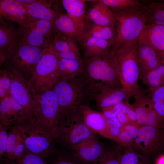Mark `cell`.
<instances>
[{
  "mask_svg": "<svg viewBox=\"0 0 164 164\" xmlns=\"http://www.w3.org/2000/svg\"><path fill=\"white\" fill-rule=\"evenodd\" d=\"M83 62V71L78 76L85 82L91 100L104 90L121 87L114 54L106 56L85 58Z\"/></svg>",
  "mask_w": 164,
  "mask_h": 164,
  "instance_id": "obj_1",
  "label": "cell"
},
{
  "mask_svg": "<svg viewBox=\"0 0 164 164\" xmlns=\"http://www.w3.org/2000/svg\"><path fill=\"white\" fill-rule=\"evenodd\" d=\"M113 12L115 20V36L112 53L120 49L136 45L146 24L145 9L142 4Z\"/></svg>",
  "mask_w": 164,
  "mask_h": 164,
  "instance_id": "obj_2",
  "label": "cell"
},
{
  "mask_svg": "<svg viewBox=\"0 0 164 164\" xmlns=\"http://www.w3.org/2000/svg\"><path fill=\"white\" fill-rule=\"evenodd\" d=\"M52 88L57 98L59 107L58 127L78 111L80 106L90 97L84 81L79 77L58 80Z\"/></svg>",
  "mask_w": 164,
  "mask_h": 164,
  "instance_id": "obj_3",
  "label": "cell"
},
{
  "mask_svg": "<svg viewBox=\"0 0 164 164\" xmlns=\"http://www.w3.org/2000/svg\"><path fill=\"white\" fill-rule=\"evenodd\" d=\"M18 126L29 152L44 159L54 151L53 135L37 118L31 117Z\"/></svg>",
  "mask_w": 164,
  "mask_h": 164,
  "instance_id": "obj_4",
  "label": "cell"
},
{
  "mask_svg": "<svg viewBox=\"0 0 164 164\" xmlns=\"http://www.w3.org/2000/svg\"><path fill=\"white\" fill-rule=\"evenodd\" d=\"M137 50V44L120 49L114 53L121 87L136 94L141 89L138 85L140 73Z\"/></svg>",
  "mask_w": 164,
  "mask_h": 164,
  "instance_id": "obj_5",
  "label": "cell"
},
{
  "mask_svg": "<svg viewBox=\"0 0 164 164\" xmlns=\"http://www.w3.org/2000/svg\"><path fill=\"white\" fill-rule=\"evenodd\" d=\"M59 59L50 47L43 50L32 75L27 80L29 85L38 95L52 88L58 80L56 70Z\"/></svg>",
  "mask_w": 164,
  "mask_h": 164,
  "instance_id": "obj_6",
  "label": "cell"
},
{
  "mask_svg": "<svg viewBox=\"0 0 164 164\" xmlns=\"http://www.w3.org/2000/svg\"><path fill=\"white\" fill-rule=\"evenodd\" d=\"M94 134L84 123L79 111L59 126L54 136L55 143L70 150L72 146Z\"/></svg>",
  "mask_w": 164,
  "mask_h": 164,
  "instance_id": "obj_7",
  "label": "cell"
},
{
  "mask_svg": "<svg viewBox=\"0 0 164 164\" xmlns=\"http://www.w3.org/2000/svg\"><path fill=\"white\" fill-rule=\"evenodd\" d=\"M19 26L23 31L20 42L43 49L50 47L55 34L51 22L29 17Z\"/></svg>",
  "mask_w": 164,
  "mask_h": 164,
  "instance_id": "obj_8",
  "label": "cell"
},
{
  "mask_svg": "<svg viewBox=\"0 0 164 164\" xmlns=\"http://www.w3.org/2000/svg\"><path fill=\"white\" fill-rule=\"evenodd\" d=\"M44 49L20 42L5 65L17 72L26 80L27 78L29 79L32 75Z\"/></svg>",
  "mask_w": 164,
  "mask_h": 164,
  "instance_id": "obj_9",
  "label": "cell"
},
{
  "mask_svg": "<svg viewBox=\"0 0 164 164\" xmlns=\"http://www.w3.org/2000/svg\"><path fill=\"white\" fill-rule=\"evenodd\" d=\"M10 69L12 73L10 95L23 107L30 117H37L39 95L29 85L27 80Z\"/></svg>",
  "mask_w": 164,
  "mask_h": 164,
  "instance_id": "obj_10",
  "label": "cell"
},
{
  "mask_svg": "<svg viewBox=\"0 0 164 164\" xmlns=\"http://www.w3.org/2000/svg\"><path fill=\"white\" fill-rule=\"evenodd\" d=\"M39 111L37 118L53 135L58 127L59 107L56 96L50 88L39 94Z\"/></svg>",
  "mask_w": 164,
  "mask_h": 164,
  "instance_id": "obj_11",
  "label": "cell"
},
{
  "mask_svg": "<svg viewBox=\"0 0 164 164\" xmlns=\"http://www.w3.org/2000/svg\"><path fill=\"white\" fill-rule=\"evenodd\" d=\"M132 104L136 112L138 122L140 126L146 125L161 128L164 119L154 108L145 91L141 90L133 96Z\"/></svg>",
  "mask_w": 164,
  "mask_h": 164,
  "instance_id": "obj_12",
  "label": "cell"
},
{
  "mask_svg": "<svg viewBox=\"0 0 164 164\" xmlns=\"http://www.w3.org/2000/svg\"><path fill=\"white\" fill-rule=\"evenodd\" d=\"M23 34L21 28H17L6 22L0 15V63L10 58L19 43Z\"/></svg>",
  "mask_w": 164,
  "mask_h": 164,
  "instance_id": "obj_13",
  "label": "cell"
},
{
  "mask_svg": "<svg viewBox=\"0 0 164 164\" xmlns=\"http://www.w3.org/2000/svg\"><path fill=\"white\" fill-rule=\"evenodd\" d=\"M161 129L151 126H140L137 137L132 147L148 156L157 152L164 143Z\"/></svg>",
  "mask_w": 164,
  "mask_h": 164,
  "instance_id": "obj_14",
  "label": "cell"
},
{
  "mask_svg": "<svg viewBox=\"0 0 164 164\" xmlns=\"http://www.w3.org/2000/svg\"><path fill=\"white\" fill-rule=\"evenodd\" d=\"M31 117L10 95L0 99V125L9 127L18 125Z\"/></svg>",
  "mask_w": 164,
  "mask_h": 164,
  "instance_id": "obj_15",
  "label": "cell"
},
{
  "mask_svg": "<svg viewBox=\"0 0 164 164\" xmlns=\"http://www.w3.org/2000/svg\"><path fill=\"white\" fill-rule=\"evenodd\" d=\"M70 150L82 164H91L97 161L105 150L101 142L94 134L71 147Z\"/></svg>",
  "mask_w": 164,
  "mask_h": 164,
  "instance_id": "obj_16",
  "label": "cell"
},
{
  "mask_svg": "<svg viewBox=\"0 0 164 164\" xmlns=\"http://www.w3.org/2000/svg\"><path fill=\"white\" fill-rule=\"evenodd\" d=\"M137 51L140 79L156 68L162 62L159 54L149 44L139 39Z\"/></svg>",
  "mask_w": 164,
  "mask_h": 164,
  "instance_id": "obj_17",
  "label": "cell"
},
{
  "mask_svg": "<svg viewBox=\"0 0 164 164\" xmlns=\"http://www.w3.org/2000/svg\"><path fill=\"white\" fill-rule=\"evenodd\" d=\"M57 1L36 0L27 5L29 17L49 21L54 20L62 14Z\"/></svg>",
  "mask_w": 164,
  "mask_h": 164,
  "instance_id": "obj_18",
  "label": "cell"
},
{
  "mask_svg": "<svg viewBox=\"0 0 164 164\" xmlns=\"http://www.w3.org/2000/svg\"><path fill=\"white\" fill-rule=\"evenodd\" d=\"M78 111L82 117L84 123L90 130L108 139L106 119L101 113L92 109L86 103L82 104Z\"/></svg>",
  "mask_w": 164,
  "mask_h": 164,
  "instance_id": "obj_19",
  "label": "cell"
},
{
  "mask_svg": "<svg viewBox=\"0 0 164 164\" xmlns=\"http://www.w3.org/2000/svg\"><path fill=\"white\" fill-rule=\"evenodd\" d=\"M76 43L66 36L55 32L50 47L59 59H77L81 57Z\"/></svg>",
  "mask_w": 164,
  "mask_h": 164,
  "instance_id": "obj_20",
  "label": "cell"
},
{
  "mask_svg": "<svg viewBox=\"0 0 164 164\" xmlns=\"http://www.w3.org/2000/svg\"><path fill=\"white\" fill-rule=\"evenodd\" d=\"M134 92L121 87L108 88L94 95L92 99L99 109L114 105L133 97Z\"/></svg>",
  "mask_w": 164,
  "mask_h": 164,
  "instance_id": "obj_21",
  "label": "cell"
},
{
  "mask_svg": "<svg viewBox=\"0 0 164 164\" xmlns=\"http://www.w3.org/2000/svg\"><path fill=\"white\" fill-rule=\"evenodd\" d=\"M93 2L85 18L97 25L114 27L115 20L112 11L101 0Z\"/></svg>",
  "mask_w": 164,
  "mask_h": 164,
  "instance_id": "obj_22",
  "label": "cell"
},
{
  "mask_svg": "<svg viewBox=\"0 0 164 164\" xmlns=\"http://www.w3.org/2000/svg\"><path fill=\"white\" fill-rule=\"evenodd\" d=\"M0 15L21 25L29 17L27 5L17 0H0Z\"/></svg>",
  "mask_w": 164,
  "mask_h": 164,
  "instance_id": "obj_23",
  "label": "cell"
},
{
  "mask_svg": "<svg viewBox=\"0 0 164 164\" xmlns=\"http://www.w3.org/2000/svg\"><path fill=\"white\" fill-rule=\"evenodd\" d=\"M139 39L149 44L159 54L164 51V26L146 23Z\"/></svg>",
  "mask_w": 164,
  "mask_h": 164,
  "instance_id": "obj_24",
  "label": "cell"
},
{
  "mask_svg": "<svg viewBox=\"0 0 164 164\" xmlns=\"http://www.w3.org/2000/svg\"><path fill=\"white\" fill-rule=\"evenodd\" d=\"M86 0H63V6L67 14L74 22L82 38L85 24Z\"/></svg>",
  "mask_w": 164,
  "mask_h": 164,
  "instance_id": "obj_25",
  "label": "cell"
},
{
  "mask_svg": "<svg viewBox=\"0 0 164 164\" xmlns=\"http://www.w3.org/2000/svg\"><path fill=\"white\" fill-rule=\"evenodd\" d=\"M113 42L92 37L84 39L82 44L86 58L106 56L111 53Z\"/></svg>",
  "mask_w": 164,
  "mask_h": 164,
  "instance_id": "obj_26",
  "label": "cell"
},
{
  "mask_svg": "<svg viewBox=\"0 0 164 164\" xmlns=\"http://www.w3.org/2000/svg\"><path fill=\"white\" fill-rule=\"evenodd\" d=\"M27 150L18 125L11 126L8 133L7 149L4 157L8 160H14L22 155Z\"/></svg>",
  "mask_w": 164,
  "mask_h": 164,
  "instance_id": "obj_27",
  "label": "cell"
},
{
  "mask_svg": "<svg viewBox=\"0 0 164 164\" xmlns=\"http://www.w3.org/2000/svg\"><path fill=\"white\" fill-rule=\"evenodd\" d=\"M52 27L55 32L82 43L81 36L74 22L67 14L62 13L53 22Z\"/></svg>",
  "mask_w": 164,
  "mask_h": 164,
  "instance_id": "obj_28",
  "label": "cell"
},
{
  "mask_svg": "<svg viewBox=\"0 0 164 164\" xmlns=\"http://www.w3.org/2000/svg\"><path fill=\"white\" fill-rule=\"evenodd\" d=\"M83 70V60L59 59L56 72L58 80L79 76Z\"/></svg>",
  "mask_w": 164,
  "mask_h": 164,
  "instance_id": "obj_29",
  "label": "cell"
},
{
  "mask_svg": "<svg viewBox=\"0 0 164 164\" xmlns=\"http://www.w3.org/2000/svg\"><path fill=\"white\" fill-rule=\"evenodd\" d=\"M114 36V27L100 26L91 22L87 24L85 22L82 41L85 38L92 37L113 42Z\"/></svg>",
  "mask_w": 164,
  "mask_h": 164,
  "instance_id": "obj_30",
  "label": "cell"
},
{
  "mask_svg": "<svg viewBox=\"0 0 164 164\" xmlns=\"http://www.w3.org/2000/svg\"><path fill=\"white\" fill-rule=\"evenodd\" d=\"M144 6L146 23L164 26V0L152 1Z\"/></svg>",
  "mask_w": 164,
  "mask_h": 164,
  "instance_id": "obj_31",
  "label": "cell"
},
{
  "mask_svg": "<svg viewBox=\"0 0 164 164\" xmlns=\"http://www.w3.org/2000/svg\"><path fill=\"white\" fill-rule=\"evenodd\" d=\"M140 79L146 86L147 91L149 93L164 86V64L162 63Z\"/></svg>",
  "mask_w": 164,
  "mask_h": 164,
  "instance_id": "obj_32",
  "label": "cell"
},
{
  "mask_svg": "<svg viewBox=\"0 0 164 164\" xmlns=\"http://www.w3.org/2000/svg\"><path fill=\"white\" fill-rule=\"evenodd\" d=\"M140 126L138 124L122 125L115 142L126 148L132 147L137 137Z\"/></svg>",
  "mask_w": 164,
  "mask_h": 164,
  "instance_id": "obj_33",
  "label": "cell"
},
{
  "mask_svg": "<svg viewBox=\"0 0 164 164\" xmlns=\"http://www.w3.org/2000/svg\"><path fill=\"white\" fill-rule=\"evenodd\" d=\"M119 160L120 164H150L148 156L137 152L132 147L120 154Z\"/></svg>",
  "mask_w": 164,
  "mask_h": 164,
  "instance_id": "obj_34",
  "label": "cell"
},
{
  "mask_svg": "<svg viewBox=\"0 0 164 164\" xmlns=\"http://www.w3.org/2000/svg\"><path fill=\"white\" fill-rule=\"evenodd\" d=\"M48 164H82L72 155L64 151L55 148L48 158Z\"/></svg>",
  "mask_w": 164,
  "mask_h": 164,
  "instance_id": "obj_35",
  "label": "cell"
},
{
  "mask_svg": "<svg viewBox=\"0 0 164 164\" xmlns=\"http://www.w3.org/2000/svg\"><path fill=\"white\" fill-rule=\"evenodd\" d=\"M113 12L122 11L142 4L136 0H101Z\"/></svg>",
  "mask_w": 164,
  "mask_h": 164,
  "instance_id": "obj_36",
  "label": "cell"
},
{
  "mask_svg": "<svg viewBox=\"0 0 164 164\" xmlns=\"http://www.w3.org/2000/svg\"><path fill=\"white\" fill-rule=\"evenodd\" d=\"M0 99L10 95V87L12 78L11 69L4 65L0 70Z\"/></svg>",
  "mask_w": 164,
  "mask_h": 164,
  "instance_id": "obj_37",
  "label": "cell"
},
{
  "mask_svg": "<svg viewBox=\"0 0 164 164\" xmlns=\"http://www.w3.org/2000/svg\"><path fill=\"white\" fill-rule=\"evenodd\" d=\"M7 161L9 164H48L44 159L31 152L28 150L16 159V162L9 160Z\"/></svg>",
  "mask_w": 164,
  "mask_h": 164,
  "instance_id": "obj_38",
  "label": "cell"
},
{
  "mask_svg": "<svg viewBox=\"0 0 164 164\" xmlns=\"http://www.w3.org/2000/svg\"><path fill=\"white\" fill-rule=\"evenodd\" d=\"M106 119L108 127V139L115 141L120 132L122 125L117 118H106Z\"/></svg>",
  "mask_w": 164,
  "mask_h": 164,
  "instance_id": "obj_39",
  "label": "cell"
},
{
  "mask_svg": "<svg viewBox=\"0 0 164 164\" xmlns=\"http://www.w3.org/2000/svg\"><path fill=\"white\" fill-rule=\"evenodd\" d=\"M120 154L116 151L105 150L97 161L91 164H120Z\"/></svg>",
  "mask_w": 164,
  "mask_h": 164,
  "instance_id": "obj_40",
  "label": "cell"
},
{
  "mask_svg": "<svg viewBox=\"0 0 164 164\" xmlns=\"http://www.w3.org/2000/svg\"><path fill=\"white\" fill-rule=\"evenodd\" d=\"M124 101L118 104L101 109V113L106 118H113L117 117L121 111Z\"/></svg>",
  "mask_w": 164,
  "mask_h": 164,
  "instance_id": "obj_41",
  "label": "cell"
},
{
  "mask_svg": "<svg viewBox=\"0 0 164 164\" xmlns=\"http://www.w3.org/2000/svg\"><path fill=\"white\" fill-rule=\"evenodd\" d=\"M10 127L0 125V160L4 157L6 152L8 141L7 130Z\"/></svg>",
  "mask_w": 164,
  "mask_h": 164,
  "instance_id": "obj_42",
  "label": "cell"
},
{
  "mask_svg": "<svg viewBox=\"0 0 164 164\" xmlns=\"http://www.w3.org/2000/svg\"><path fill=\"white\" fill-rule=\"evenodd\" d=\"M124 101L121 111L128 114L132 124H138L137 115L133 105L129 104L128 99Z\"/></svg>",
  "mask_w": 164,
  "mask_h": 164,
  "instance_id": "obj_43",
  "label": "cell"
},
{
  "mask_svg": "<svg viewBox=\"0 0 164 164\" xmlns=\"http://www.w3.org/2000/svg\"><path fill=\"white\" fill-rule=\"evenodd\" d=\"M148 96L153 103L164 102V85L149 93Z\"/></svg>",
  "mask_w": 164,
  "mask_h": 164,
  "instance_id": "obj_44",
  "label": "cell"
},
{
  "mask_svg": "<svg viewBox=\"0 0 164 164\" xmlns=\"http://www.w3.org/2000/svg\"><path fill=\"white\" fill-rule=\"evenodd\" d=\"M122 125H133L131 123L128 114L121 111L117 117Z\"/></svg>",
  "mask_w": 164,
  "mask_h": 164,
  "instance_id": "obj_45",
  "label": "cell"
},
{
  "mask_svg": "<svg viewBox=\"0 0 164 164\" xmlns=\"http://www.w3.org/2000/svg\"><path fill=\"white\" fill-rule=\"evenodd\" d=\"M152 102L154 108L157 113L164 119V102L153 103L152 101Z\"/></svg>",
  "mask_w": 164,
  "mask_h": 164,
  "instance_id": "obj_46",
  "label": "cell"
},
{
  "mask_svg": "<svg viewBox=\"0 0 164 164\" xmlns=\"http://www.w3.org/2000/svg\"><path fill=\"white\" fill-rule=\"evenodd\" d=\"M155 164H164V155H160L157 158Z\"/></svg>",
  "mask_w": 164,
  "mask_h": 164,
  "instance_id": "obj_47",
  "label": "cell"
},
{
  "mask_svg": "<svg viewBox=\"0 0 164 164\" xmlns=\"http://www.w3.org/2000/svg\"><path fill=\"white\" fill-rule=\"evenodd\" d=\"M17 1L22 3L28 5L33 2L35 0H17Z\"/></svg>",
  "mask_w": 164,
  "mask_h": 164,
  "instance_id": "obj_48",
  "label": "cell"
},
{
  "mask_svg": "<svg viewBox=\"0 0 164 164\" xmlns=\"http://www.w3.org/2000/svg\"><path fill=\"white\" fill-rule=\"evenodd\" d=\"M162 63L164 64V51L159 54Z\"/></svg>",
  "mask_w": 164,
  "mask_h": 164,
  "instance_id": "obj_49",
  "label": "cell"
},
{
  "mask_svg": "<svg viewBox=\"0 0 164 164\" xmlns=\"http://www.w3.org/2000/svg\"><path fill=\"white\" fill-rule=\"evenodd\" d=\"M161 129L162 130V135H163V141H164V124L162 126Z\"/></svg>",
  "mask_w": 164,
  "mask_h": 164,
  "instance_id": "obj_50",
  "label": "cell"
},
{
  "mask_svg": "<svg viewBox=\"0 0 164 164\" xmlns=\"http://www.w3.org/2000/svg\"><path fill=\"white\" fill-rule=\"evenodd\" d=\"M3 163H1V164H9L4 159H3Z\"/></svg>",
  "mask_w": 164,
  "mask_h": 164,
  "instance_id": "obj_51",
  "label": "cell"
}]
</instances>
